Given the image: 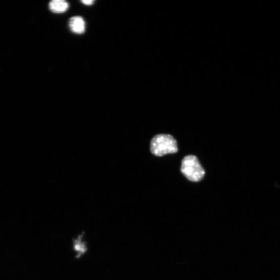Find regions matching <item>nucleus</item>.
<instances>
[{
    "mask_svg": "<svg viewBox=\"0 0 280 280\" xmlns=\"http://www.w3.org/2000/svg\"><path fill=\"white\" fill-rule=\"evenodd\" d=\"M151 153L156 156H162L178 152L176 140L170 135L160 134L155 136L150 142Z\"/></svg>",
    "mask_w": 280,
    "mask_h": 280,
    "instance_id": "nucleus-1",
    "label": "nucleus"
},
{
    "mask_svg": "<svg viewBox=\"0 0 280 280\" xmlns=\"http://www.w3.org/2000/svg\"><path fill=\"white\" fill-rule=\"evenodd\" d=\"M181 171L189 180L193 182L202 181L205 174V171L196 156H185L182 161Z\"/></svg>",
    "mask_w": 280,
    "mask_h": 280,
    "instance_id": "nucleus-2",
    "label": "nucleus"
},
{
    "mask_svg": "<svg viewBox=\"0 0 280 280\" xmlns=\"http://www.w3.org/2000/svg\"><path fill=\"white\" fill-rule=\"evenodd\" d=\"M69 26L71 31L76 34H83L86 29L84 19L80 16H74L70 19Z\"/></svg>",
    "mask_w": 280,
    "mask_h": 280,
    "instance_id": "nucleus-3",
    "label": "nucleus"
},
{
    "mask_svg": "<svg viewBox=\"0 0 280 280\" xmlns=\"http://www.w3.org/2000/svg\"><path fill=\"white\" fill-rule=\"evenodd\" d=\"M50 9L55 13L65 12L69 7V4L64 0H53L49 4Z\"/></svg>",
    "mask_w": 280,
    "mask_h": 280,
    "instance_id": "nucleus-4",
    "label": "nucleus"
},
{
    "mask_svg": "<svg viewBox=\"0 0 280 280\" xmlns=\"http://www.w3.org/2000/svg\"><path fill=\"white\" fill-rule=\"evenodd\" d=\"M75 249L76 251H80L81 253H83L86 250L84 246H83V244H81L79 242L75 244Z\"/></svg>",
    "mask_w": 280,
    "mask_h": 280,
    "instance_id": "nucleus-5",
    "label": "nucleus"
},
{
    "mask_svg": "<svg viewBox=\"0 0 280 280\" xmlns=\"http://www.w3.org/2000/svg\"><path fill=\"white\" fill-rule=\"evenodd\" d=\"M81 2L85 5H91L95 2V1H93V0H84V1H81Z\"/></svg>",
    "mask_w": 280,
    "mask_h": 280,
    "instance_id": "nucleus-6",
    "label": "nucleus"
}]
</instances>
